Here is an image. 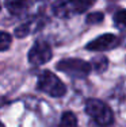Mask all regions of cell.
<instances>
[{
    "label": "cell",
    "instance_id": "14",
    "mask_svg": "<svg viewBox=\"0 0 126 127\" xmlns=\"http://www.w3.org/2000/svg\"><path fill=\"white\" fill-rule=\"evenodd\" d=\"M0 10H1V5H0Z\"/></svg>",
    "mask_w": 126,
    "mask_h": 127
},
{
    "label": "cell",
    "instance_id": "13",
    "mask_svg": "<svg viewBox=\"0 0 126 127\" xmlns=\"http://www.w3.org/2000/svg\"><path fill=\"white\" fill-rule=\"evenodd\" d=\"M94 68L96 69V70H99V72L104 70V69L107 68V60L104 58V57H102L100 60H95L94 61Z\"/></svg>",
    "mask_w": 126,
    "mask_h": 127
},
{
    "label": "cell",
    "instance_id": "12",
    "mask_svg": "<svg viewBox=\"0 0 126 127\" xmlns=\"http://www.w3.org/2000/svg\"><path fill=\"white\" fill-rule=\"evenodd\" d=\"M114 20H115L117 23H119V25L126 27V10L118 11V12L114 15Z\"/></svg>",
    "mask_w": 126,
    "mask_h": 127
},
{
    "label": "cell",
    "instance_id": "5",
    "mask_svg": "<svg viewBox=\"0 0 126 127\" xmlns=\"http://www.w3.org/2000/svg\"><path fill=\"white\" fill-rule=\"evenodd\" d=\"M53 57L52 47L45 41H37L29 51V62L35 66L49 62Z\"/></svg>",
    "mask_w": 126,
    "mask_h": 127
},
{
    "label": "cell",
    "instance_id": "4",
    "mask_svg": "<svg viewBox=\"0 0 126 127\" xmlns=\"http://www.w3.org/2000/svg\"><path fill=\"white\" fill-rule=\"evenodd\" d=\"M57 69L75 78H84L89 74L92 65L80 58H67L57 64Z\"/></svg>",
    "mask_w": 126,
    "mask_h": 127
},
{
    "label": "cell",
    "instance_id": "11",
    "mask_svg": "<svg viewBox=\"0 0 126 127\" xmlns=\"http://www.w3.org/2000/svg\"><path fill=\"white\" fill-rule=\"evenodd\" d=\"M104 15L102 12H94V14H89L88 16H87V23H89V25H92V23H100L102 20H103Z\"/></svg>",
    "mask_w": 126,
    "mask_h": 127
},
{
    "label": "cell",
    "instance_id": "8",
    "mask_svg": "<svg viewBox=\"0 0 126 127\" xmlns=\"http://www.w3.org/2000/svg\"><path fill=\"white\" fill-rule=\"evenodd\" d=\"M60 127H77V119L75 114L64 112L60 120Z\"/></svg>",
    "mask_w": 126,
    "mask_h": 127
},
{
    "label": "cell",
    "instance_id": "6",
    "mask_svg": "<svg viewBox=\"0 0 126 127\" xmlns=\"http://www.w3.org/2000/svg\"><path fill=\"white\" fill-rule=\"evenodd\" d=\"M118 45V38L114 34H103L100 37L95 38L87 45V49L91 51H106Z\"/></svg>",
    "mask_w": 126,
    "mask_h": 127
},
{
    "label": "cell",
    "instance_id": "3",
    "mask_svg": "<svg viewBox=\"0 0 126 127\" xmlns=\"http://www.w3.org/2000/svg\"><path fill=\"white\" fill-rule=\"evenodd\" d=\"M85 112L98 123L99 126H110L114 122L113 111L107 104L98 99H89L85 103Z\"/></svg>",
    "mask_w": 126,
    "mask_h": 127
},
{
    "label": "cell",
    "instance_id": "9",
    "mask_svg": "<svg viewBox=\"0 0 126 127\" xmlns=\"http://www.w3.org/2000/svg\"><path fill=\"white\" fill-rule=\"evenodd\" d=\"M12 43V38L8 32L5 31H0V51H4V50H8Z\"/></svg>",
    "mask_w": 126,
    "mask_h": 127
},
{
    "label": "cell",
    "instance_id": "1",
    "mask_svg": "<svg viewBox=\"0 0 126 127\" xmlns=\"http://www.w3.org/2000/svg\"><path fill=\"white\" fill-rule=\"evenodd\" d=\"M95 0H58L53 4V12L58 18H71L87 11Z\"/></svg>",
    "mask_w": 126,
    "mask_h": 127
},
{
    "label": "cell",
    "instance_id": "7",
    "mask_svg": "<svg viewBox=\"0 0 126 127\" xmlns=\"http://www.w3.org/2000/svg\"><path fill=\"white\" fill-rule=\"evenodd\" d=\"M29 0H5L4 5L8 10V12L12 15H20L27 8Z\"/></svg>",
    "mask_w": 126,
    "mask_h": 127
},
{
    "label": "cell",
    "instance_id": "2",
    "mask_svg": "<svg viewBox=\"0 0 126 127\" xmlns=\"http://www.w3.org/2000/svg\"><path fill=\"white\" fill-rule=\"evenodd\" d=\"M37 88L41 92L50 95L52 97H61V96H64L67 93V87L64 85V83L56 74H53L49 70L42 72L38 76Z\"/></svg>",
    "mask_w": 126,
    "mask_h": 127
},
{
    "label": "cell",
    "instance_id": "10",
    "mask_svg": "<svg viewBox=\"0 0 126 127\" xmlns=\"http://www.w3.org/2000/svg\"><path fill=\"white\" fill-rule=\"evenodd\" d=\"M31 32V27H30L29 23H25V25H20L19 27H16L15 30V35L18 38H22V37H26Z\"/></svg>",
    "mask_w": 126,
    "mask_h": 127
}]
</instances>
